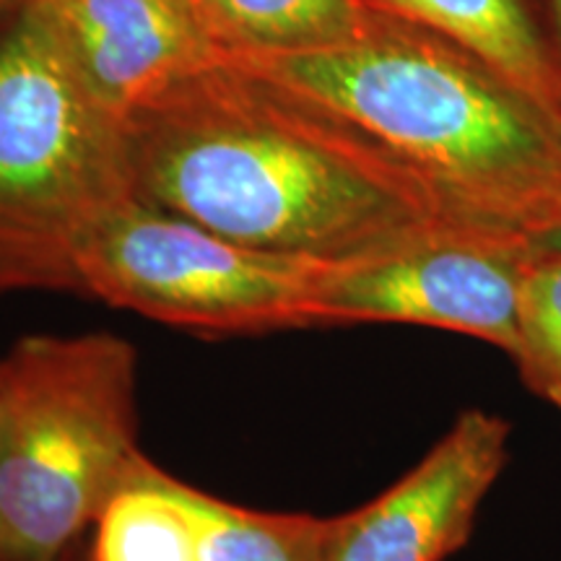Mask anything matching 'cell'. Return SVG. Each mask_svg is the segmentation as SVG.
Segmentation results:
<instances>
[{
  "instance_id": "cell-1",
  "label": "cell",
  "mask_w": 561,
  "mask_h": 561,
  "mask_svg": "<svg viewBox=\"0 0 561 561\" xmlns=\"http://www.w3.org/2000/svg\"><path fill=\"white\" fill-rule=\"evenodd\" d=\"M125 138L136 198L257 250L341 263L445 227L346 125L227 58L133 110Z\"/></svg>"
},
{
  "instance_id": "cell-2",
  "label": "cell",
  "mask_w": 561,
  "mask_h": 561,
  "mask_svg": "<svg viewBox=\"0 0 561 561\" xmlns=\"http://www.w3.org/2000/svg\"><path fill=\"white\" fill-rule=\"evenodd\" d=\"M227 60L346 125L445 227L530 244L561 227V123L424 26L371 9L333 45Z\"/></svg>"
},
{
  "instance_id": "cell-3",
  "label": "cell",
  "mask_w": 561,
  "mask_h": 561,
  "mask_svg": "<svg viewBox=\"0 0 561 561\" xmlns=\"http://www.w3.org/2000/svg\"><path fill=\"white\" fill-rule=\"evenodd\" d=\"M136 195L125 121L96 100L39 0L0 24V297L79 294L96 221Z\"/></svg>"
},
{
  "instance_id": "cell-4",
  "label": "cell",
  "mask_w": 561,
  "mask_h": 561,
  "mask_svg": "<svg viewBox=\"0 0 561 561\" xmlns=\"http://www.w3.org/2000/svg\"><path fill=\"white\" fill-rule=\"evenodd\" d=\"M0 561H62L144 460L123 335H24L3 356Z\"/></svg>"
},
{
  "instance_id": "cell-5",
  "label": "cell",
  "mask_w": 561,
  "mask_h": 561,
  "mask_svg": "<svg viewBox=\"0 0 561 561\" xmlns=\"http://www.w3.org/2000/svg\"><path fill=\"white\" fill-rule=\"evenodd\" d=\"M325 268L234 242L136 195L107 210L79 252L81 297L206 339L322 328Z\"/></svg>"
},
{
  "instance_id": "cell-6",
  "label": "cell",
  "mask_w": 561,
  "mask_h": 561,
  "mask_svg": "<svg viewBox=\"0 0 561 561\" xmlns=\"http://www.w3.org/2000/svg\"><path fill=\"white\" fill-rule=\"evenodd\" d=\"M533 244L430 229L351 261L328 263L318 289L322 328L401 322L471 335L515 356L517 301Z\"/></svg>"
},
{
  "instance_id": "cell-7",
  "label": "cell",
  "mask_w": 561,
  "mask_h": 561,
  "mask_svg": "<svg viewBox=\"0 0 561 561\" xmlns=\"http://www.w3.org/2000/svg\"><path fill=\"white\" fill-rule=\"evenodd\" d=\"M512 426L468 409L403 479L380 496L328 517L322 561H445L471 538L504 471Z\"/></svg>"
},
{
  "instance_id": "cell-8",
  "label": "cell",
  "mask_w": 561,
  "mask_h": 561,
  "mask_svg": "<svg viewBox=\"0 0 561 561\" xmlns=\"http://www.w3.org/2000/svg\"><path fill=\"white\" fill-rule=\"evenodd\" d=\"M70 58L117 117L219 66L227 53L203 30L191 0H39Z\"/></svg>"
},
{
  "instance_id": "cell-9",
  "label": "cell",
  "mask_w": 561,
  "mask_h": 561,
  "mask_svg": "<svg viewBox=\"0 0 561 561\" xmlns=\"http://www.w3.org/2000/svg\"><path fill=\"white\" fill-rule=\"evenodd\" d=\"M486 62L561 123V53L530 0H364Z\"/></svg>"
},
{
  "instance_id": "cell-10",
  "label": "cell",
  "mask_w": 561,
  "mask_h": 561,
  "mask_svg": "<svg viewBox=\"0 0 561 561\" xmlns=\"http://www.w3.org/2000/svg\"><path fill=\"white\" fill-rule=\"evenodd\" d=\"M203 30L227 55L325 47L362 30L364 0H191Z\"/></svg>"
},
{
  "instance_id": "cell-11",
  "label": "cell",
  "mask_w": 561,
  "mask_h": 561,
  "mask_svg": "<svg viewBox=\"0 0 561 561\" xmlns=\"http://www.w3.org/2000/svg\"><path fill=\"white\" fill-rule=\"evenodd\" d=\"M89 561H201L193 515L167 483V471L146 458L104 504Z\"/></svg>"
},
{
  "instance_id": "cell-12",
  "label": "cell",
  "mask_w": 561,
  "mask_h": 561,
  "mask_svg": "<svg viewBox=\"0 0 561 561\" xmlns=\"http://www.w3.org/2000/svg\"><path fill=\"white\" fill-rule=\"evenodd\" d=\"M167 483L193 515L201 561H322L328 517L240 507L172 473Z\"/></svg>"
},
{
  "instance_id": "cell-13",
  "label": "cell",
  "mask_w": 561,
  "mask_h": 561,
  "mask_svg": "<svg viewBox=\"0 0 561 561\" xmlns=\"http://www.w3.org/2000/svg\"><path fill=\"white\" fill-rule=\"evenodd\" d=\"M523 382L546 403L561 401V252L533 248L517 301V351Z\"/></svg>"
},
{
  "instance_id": "cell-14",
  "label": "cell",
  "mask_w": 561,
  "mask_h": 561,
  "mask_svg": "<svg viewBox=\"0 0 561 561\" xmlns=\"http://www.w3.org/2000/svg\"><path fill=\"white\" fill-rule=\"evenodd\" d=\"M546 11H549V21H551V32L557 37L559 53H561V0H543Z\"/></svg>"
},
{
  "instance_id": "cell-15",
  "label": "cell",
  "mask_w": 561,
  "mask_h": 561,
  "mask_svg": "<svg viewBox=\"0 0 561 561\" xmlns=\"http://www.w3.org/2000/svg\"><path fill=\"white\" fill-rule=\"evenodd\" d=\"M533 248L538 250H551V252H561V227L546 231L543 237H538L536 242H533Z\"/></svg>"
},
{
  "instance_id": "cell-16",
  "label": "cell",
  "mask_w": 561,
  "mask_h": 561,
  "mask_svg": "<svg viewBox=\"0 0 561 561\" xmlns=\"http://www.w3.org/2000/svg\"><path fill=\"white\" fill-rule=\"evenodd\" d=\"M19 3L21 0H0V24H3V21L19 9Z\"/></svg>"
},
{
  "instance_id": "cell-17",
  "label": "cell",
  "mask_w": 561,
  "mask_h": 561,
  "mask_svg": "<svg viewBox=\"0 0 561 561\" xmlns=\"http://www.w3.org/2000/svg\"><path fill=\"white\" fill-rule=\"evenodd\" d=\"M0 419H3V359H0Z\"/></svg>"
},
{
  "instance_id": "cell-18",
  "label": "cell",
  "mask_w": 561,
  "mask_h": 561,
  "mask_svg": "<svg viewBox=\"0 0 561 561\" xmlns=\"http://www.w3.org/2000/svg\"><path fill=\"white\" fill-rule=\"evenodd\" d=\"M62 561H76V551H73V553H68V557L62 559Z\"/></svg>"
},
{
  "instance_id": "cell-19",
  "label": "cell",
  "mask_w": 561,
  "mask_h": 561,
  "mask_svg": "<svg viewBox=\"0 0 561 561\" xmlns=\"http://www.w3.org/2000/svg\"><path fill=\"white\" fill-rule=\"evenodd\" d=\"M557 409H559V411H561V401H559V405H557Z\"/></svg>"
}]
</instances>
